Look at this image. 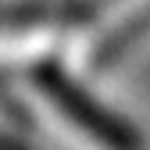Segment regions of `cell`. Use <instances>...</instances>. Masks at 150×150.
<instances>
[{"label": "cell", "instance_id": "6da1fadb", "mask_svg": "<svg viewBox=\"0 0 150 150\" xmlns=\"http://www.w3.org/2000/svg\"><path fill=\"white\" fill-rule=\"evenodd\" d=\"M18 104L25 115H40L71 150H139L132 129L57 68H29L18 86Z\"/></svg>", "mask_w": 150, "mask_h": 150}, {"label": "cell", "instance_id": "7a4b0ae2", "mask_svg": "<svg viewBox=\"0 0 150 150\" xmlns=\"http://www.w3.org/2000/svg\"><path fill=\"white\" fill-rule=\"evenodd\" d=\"M57 43V22L43 14H4L0 18V68L32 64Z\"/></svg>", "mask_w": 150, "mask_h": 150}, {"label": "cell", "instance_id": "3957f363", "mask_svg": "<svg viewBox=\"0 0 150 150\" xmlns=\"http://www.w3.org/2000/svg\"><path fill=\"white\" fill-rule=\"evenodd\" d=\"M0 150H22V146H18L14 139H4V136H0Z\"/></svg>", "mask_w": 150, "mask_h": 150}]
</instances>
